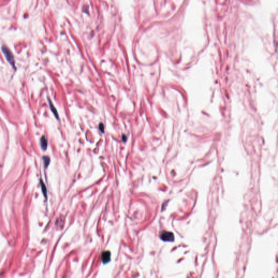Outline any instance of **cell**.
Wrapping results in <instances>:
<instances>
[{
	"mask_svg": "<svg viewBox=\"0 0 278 278\" xmlns=\"http://www.w3.org/2000/svg\"><path fill=\"white\" fill-rule=\"evenodd\" d=\"M122 139H123V141H124V142H126V141H127V138H126V136L125 135H124H124H123Z\"/></svg>",
	"mask_w": 278,
	"mask_h": 278,
	"instance_id": "cell-9",
	"label": "cell"
},
{
	"mask_svg": "<svg viewBox=\"0 0 278 278\" xmlns=\"http://www.w3.org/2000/svg\"><path fill=\"white\" fill-rule=\"evenodd\" d=\"M2 51L3 53V54L5 56L6 60L14 68H15V63L14 60V57L13 54L11 52V51L5 46L2 47Z\"/></svg>",
	"mask_w": 278,
	"mask_h": 278,
	"instance_id": "cell-1",
	"label": "cell"
},
{
	"mask_svg": "<svg viewBox=\"0 0 278 278\" xmlns=\"http://www.w3.org/2000/svg\"><path fill=\"white\" fill-rule=\"evenodd\" d=\"M102 262L103 264L109 263L111 260V253L109 251H104L102 254Z\"/></svg>",
	"mask_w": 278,
	"mask_h": 278,
	"instance_id": "cell-3",
	"label": "cell"
},
{
	"mask_svg": "<svg viewBox=\"0 0 278 278\" xmlns=\"http://www.w3.org/2000/svg\"><path fill=\"white\" fill-rule=\"evenodd\" d=\"M48 101H49V106H50V108L51 109V110L53 114L57 120H59V114L58 113V111H57L56 109L55 108V107L54 106V105L53 104L52 101H51V100L50 98H48Z\"/></svg>",
	"mask_w": 278,
	"mask_h": 278,
	"instance_id": "cell-4",
	"label": "cell"
},
{
	"mask_svg": "<svg viewBox=\"0 0 278 278\" xmlns=\"http://www.w3.org/2000/svg\"><path fill=\"white\" fill-rule=\"evenodd\" d=\"M99 129L100 130V131L102 132V133H104V124L102 123H101L100 124H99Z\"/></svg>",
	"mask_w": 278,
	"mask_h": 278,
	"instance_id": "cell-8",
	"label": "cell"
},
{
	"mask_svg": "<svg viewBox=\"0 0 278 278\" xmlns=\"http://www.w3.org/2000/svg\"><path fill=\"white\" fill-rule=\"evenodd\" d=\"M40 184H41V189H42V191H43V194L44 195V196H45L46 198H47V188H46V186L45 184L44 183V182H43L42 180H41Z\"/></svg>",
	"mask_w": 278,
	"mask_h": 278,
	"instance_id": "cell-6",
	"label": "cell"
},
{
	"mask_svg": "<svg viewBox=\"0 0 278 278\" xmlns=\"http://www.w3.org/2000/svg\"><path fill=\"white\" fill-rule=\"evenodd\" d=\"M40 146L43 150H46L48 147V142L45 136H43L40 139Z\"/></svg>",
	"mask_w": 278,
	"mask_h": 278,
	"instance_id": "cell-5",
	"label": "cell"
},
{
	"mask_svg": "<svg viewBox=\"0 0 278 278\" xmlns=\"http://www.w3.org/2000/svg\"><path fill=\"white\" fill-rule=\"evenodd\" d=\"M43 160L44 162V165L46 167H47L49 166L50 163V158L47 157V156H44L43 157Z\"/></svg>",
	"mask_w": 278,
	"mask_h": 278,
	"instance_id": "cell-7",
	"label": "cell"
},
{
	"mask_svg": "<svg viewBox=\"0 0 278 278\" xmlns=\"http://www.w3.org/2000/svg\"><path fill=\"white\" fill-rule=\"evenodd\" d=\"M160 238L164 241L166 242H172L175 239V236L171 232H164L161 234Z\"/></svg>",
	"mask_w": 278,
	"mask_h": 278,
	"instance_id": "cell-2",
	"label": "cell"
}]
</instances>
